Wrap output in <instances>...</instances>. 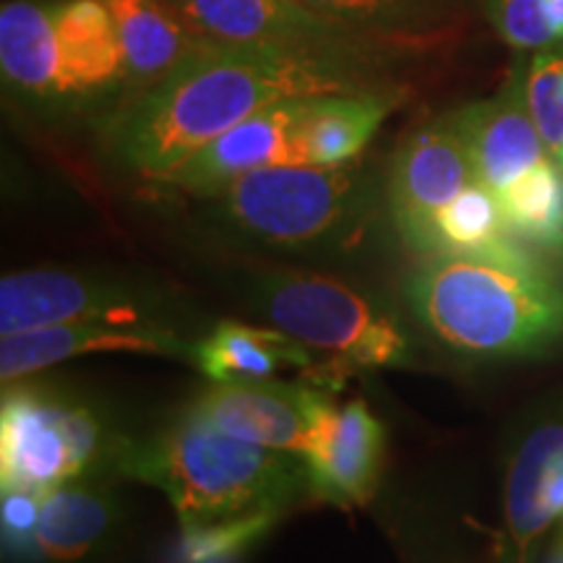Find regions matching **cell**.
Returning <instances> with one entry per match:
<instances>
[{
	"mask_svg": "<svg viewBox=\"0 0 563 563\" xmlns=\"http://www.w3.org/2000/svg\"><path fill=\"white\" fill-rule=\"evenodd\" d=\"M188 415L209 422L217 431L256 446L311 456L332 439L336 410L327 389L316 384L228 382L203 389Z\"/></svg>",
	"mask_w": 563,
	"mask_h": 563,
	"instance_id": "obj_7",
	"label": "cell"
},
{
	"mask_svg": "<svg viewBox=\"0 0 563 563\" xmlns=\"http://www.w3.org/2000/svg\"><path fill=\"white\" fill-rule=\"evenodd\" d=\"M76 321H152L141 302L118 287L63 272L9 274L0 282V334Z\"/></svg>",
	"mask_w": 563,
	"mask_h": 563,
	"instance_id": "obj_11",
	"label": "cell"
},
{
	"mask_svg": "<svg viewBox=\"0 0 563 563\" xmlns=\"http://www.w3.org/2000/svg\"><path fill=\"white\" fill-rule=\"evenodd\" d=\"M282 509H258L220 522L180 527L175 563H238L279 522Z\"/></svg>",
	"mask_w": 563,
	"mask_h": 563,
	"instance_id": "obj_24",
	"label": "cell"
},
{
	"mask_svg": "<svg viewBox=\"0 0 563 563\" xmlns=\"http://www.w3.org/2000/svg\"><path fill=\"white\" fill-rule=\"evenodd\" d=\"M506 228L519 241L563 249V167L543 159L498 191Z\"/></svg>",
	"mask_w": 563,
	"mask_h": 563,
	"instance_id": "obj_23",
	"label": "cell"
},
{
	"mask_svg": "<svg viewBox=\"0 0 563 563\" xmlns=\"http://www.w3.org/2000/svg\"><path fill=\"white\" fill-rule=\"evenodd\" d=\"M548 19H551L555 40H563V0H545Z\"/></svg>",
	"mask_w": 563,
	"mask_h": 563,
	"instance_id": "obj_29",
	"label": "cell"
},
{
	"mask_svg": "<svg viewBox=\"0 0 563 563\" xmlns=\"http://www.w3.org/2000/svg\"><path fill=\"white\" fill-rule=\"evenodd\" d=\"M89 352H146V355H194V347L157 321L115 323V321H76L30 332L3 334L0 342V378L16 384L30 373L51 368Z\"/></svg>",
	"mask_w": 563,
	"mask_h": 563,
	"instance_id": "obj_12",
	"label": "cell"
},
{
	"mask_svg": "<svg viewBox=\"0 0 563 563\" xmlns=\"http://www.w3.org/2000/svg\"><path fill=\"white\" fill-rule=\"evenodd\" d=\"M371 37H410L426 24L422 0H302Z\"/></svg>",
	"mask_w": 563,
	"mask_h": 563,
	"instance_id": "obj_25",
	"label": "cell"
},
{
	"mask_svg": "<svg viewBox=\"0 0 563 563\" xmlns=\"http://www.w3.org/2000/svg\"><path fill=\"white\" fill-rule=\"evenodd\" d=\"M121 467L165 493L180 527L282 509L306 488L300 454L232 439L186 410L150 441L125 449Z\"/></svg>",
	"mask_w": 563,
	"mask_h": 563,
	"instance_id": "obj_3",
	"label": "cell"
},
{
	"mask_svg": "<svg viewBox=\"0 0 563 563\" xmlns=\"http://www.w3.org/2000/svg\"><path fill=\"white\" fill-rule=\"evenodd\" d=\"M100 443V420L87 405L34 386H5L0 405L3 490H51L76 481L97 460Z\"/></svg>",
	"mask_w": 563,
	"mask_h": 563,
	"instance_id": "obj_6",
	"label": "cell"
},
{
	"mask_svg": "<svg viewBox=\"0 0 563 563\" xmlns=\"http://www.w3.org/2000/svg\"><path fill=\"white\" fill-rule=\"evenodd\" d=\"M0 68L13 89L63 100L60 53L51 3L9 0L0 9Z\"/></svg>",
	"mask_w": 563,
	"mask_h": 563,
	"instance_id": "obj_19",
	"label": "cell"
},
{
	"mask_svg": "<svg viewBox=\"0 0 563 563\" xmlns=\"http://www.w3.org/2000/svg\"><path fill=\"white\" fill-rule=\"evenodd\" d=\"M352 91L363 89L344 53L201 37L123 112L115 150L139 173L162 178L274 102Z\"/></svg>",
	"mask_w": 563,
	"mask_h": 563,
	"instance_id": "obj_1",
	"label": "cell"
},
{
	"mask_svg": "<svg viewBox=\"0 0 563 563\" xmlns=\"http://www.w3.org/2000/svg\"><path fill=\"white\" fill-rule=\"evenodd\" d=\"M490 21L514 47L532 51L555 40L545 0H490Z\"/></svg>",
	"mask_w": 563,
	"mask_h": 563,
	"instance_id": "obj_27",
	"label": "cell"
},
{
	"mask_svg": "<svg viewBox=\"0 0 563 563\" xmlns=\"http://www.w3.org/2000/svg\"><path fill=\"white\" fill-rule=\"evenodd\" d=\"M407 295L426 329L470 355H527L563 336V290L540 264L439 253Z\"/></svg>",
	"mask_w": 563,
	"mask_h": 563,
	"instance_id": "obj_2",
	"label": "cell"
},
{
	"mask_svg": "<svg viewBox=\"0 0 563 563\" xmlns=\"http://www.w3.org/2000/svg\"><path fill=\"white\" fill-rule=\"evenodd\" d=\"M384 452L382 422L373 418L368 405L355 399L340 410L332 439L323 443V449L302 456L306 490L316 501L340 509L368 504L382 483Z\"/></svg>",
	"mask_w": 563,
	"mask_h": 563,
	"instance_id": "obj_14",
	"label": "cell"
},
{
	"mask_svg": "<svg viewBox=\"0 0 563 563\" xmlns=\"http://www.w3.org/2000/svg\"><path fill=\"white\" fill-rule=\"evenodd\" d=\"M449 121L467 146L477 180L496 194L548 157L519 74L496 97L467 104Z\"/></svg>",
	"mask_w": 563,
	"mask_h": 563,
	"instance_id": "obj_13",
	"label": "cell"
},
{
	"mask_svg": "<svg viewBox=\"0 0 563 563\" xmlns=\"http://www.w3.org/2000/svg\"><path fill=\"white\" fill-rule=\"evenodd\" d=\"M308 100L311 97H292L253 112L243 123L232 125L157 180L170 183L188 194L220 196L232 180L245 173L274 165H306L300 125Z\"/></svg>",
	"mask_w": 563,
	"mask_h": 563,
	"instance_id": "obj_9",
	"label": "cell"
},
{
	"mask_svg": "<svg viewBox=\"0 0 563 563\" xmlns=\"http://www.w3.org/2000/svg\"><path fill=\"white\" fill-rule=\"evenodd\" d=\"M389 110V97L371 95V91L311 97L300 125L306 165H347L376 136L378 125L384 123Z\"/></svg>",
	"mask_w": 563,
	"mask_h": 563,
	"instance_id": "obj_21",
	"label": "cell"
},
{
	"mask_svg": "<svg viewBox=\"0 0 563 563\" xmlns=\"http://www.w3.org/2000/svg\"><path fill=\"white\" fill-rule=\"evenodd\" d=\"M47 490H24L11 488L3 490V504H0V525H3V543L13 553H32L34 532L42 514V501Z\"/></svg>",
	"mask_w": 563,
	"mask_h": 563,
	"instance_id": "obj_28",
	"label": "cell"
},
{
	"mask_svg": "<svg viewBox=\"0 0 563 563\" xmlns=\"http://www.w3.org/2000/svg\"><path fill=\"white\" fill-rule=\"evenodd\" d=\"M118 504L108 490L60 483L45 493L34 548L55 563L84 561L115 530Z\"/></svg>",
	"mask_w": 563,
	"mask_h": 563,
	"instance_id": "obj_20",
	"label": "cell"
},
{
	"mask_svg": "<svg viewBox=\"0 0 563 563\" xmlns=\"http://www.w3.org/2000/svg\"><path fill=\"white\" fill-rule=\"evenodd\" d=\"M262 306L274 327L321 350L308 384L340 389L357 371L397 368L410 363V342L397 319L342 282L319 274L282 272L266 279Z\"/></svg>",
	"mask_w": 563,
	"mask_h": 563,
	"instance_id": "obj_4",
	"label": "cell"
},
{
	"mask_svg": "<svg viewBox=\"0 0 563 563\" xmlns=\"http://www.w3.org/2000/svg\"><path fill=\"white\" fill-rule=\"evenodd\" d=\"M555 157H559V165H561V167H563V150H561V152H559V154H555Z\"/></svg>",
	"mask_w": 563,
	"mask_h": 563,
	"instance_id": "obj_32",
	"label": "cell"
},
{
	"mask_svg": "<svg viewBox=\"0 0 563 563\" xmlns=\"http://www.w3.org/2000/svg\"><path fill=\"white\" fill-rule=\"evenodd\" d=\"M365 186L357 170L274 165L245 173L222 191L228 220L266 243L302 245L336 235L361 214Z\"/></svg>",
	"mask_w": 563,
	"mask_h": 563,
	"instance_id": "obj_5",
	"label": "cell"
},
{
	"mask_svg": "<svg viewBox=\"0 0 563 563\" xmlns=\"http://www.w3.org/2000/svg\"><path fill=\"white\" fill-rule=\"evenodd\" d=\"M121 37L129 81L154 87L178 66L201 34L183 21L170 0H102Z\"/></svg>",
	"mask_w": 563,
	"mask_h": 563,
	"instance_id": "obj_18",
	"label": "cell"
},
{
	"mask_svg": "<svg viewBox=\"0 0 563 563\" xmlns=\"http://www.w3.org/2000/svg\"><path fill=\"white\" fill-rule=\"evenodd\" d=\"M63 97H87L129 81L115 21L102 0H53Z\"/></svg>",
	"mask_w": 563,
	"mask_h": 563,
	"instance_id": "obj_15",
	"label": "cell"
},
{
	"mask_svg": "<svg viewBox=\"0 0 563 563\" xmlns=\"http://www.w3.org/2000/svg\"><path fill=\"white\" fill-rule=\"evenodd\" d=\"M196 34L249 45L350 53L371 34L352 30L302 0H170Z\"/></svg>",
	"mask_w": 563,
	"mask_h": 563,
	"instance_id": "obj_10",
	"label": "cell"
},
{
	"mask_svg": "<svg viewBox=\"0 0 563 563\" xmlns=\"http://www.w3.org/2000/svg\"><path fill=\"white\" fill-rule=\"evenodd\" d=\"M527 108L548 152L563 150V55L545 51L532 60L525 81Z\"/></svg>",
	"mask_w": 563,
	"mask_h": 563,
	"instance_id": "obj_26",
	"label": "cell"
},
{
	"mask_svg": "<svg viewBox=\"0 0 563 563\" xmlns=\"http://www.w3.org/2000/svg\"><path fill=\"white\" fill-rule=\"evenodd\" d=\"M543 563H563V527L559 530V534H555L551 548H548Z\"/></svg>",
	"mask_w": 563,
	"mask_h": 563,
	"instance_id": "obj_30",
	"label": "cell"
},
{
	"mask_svg": "<svg viewBox=\"0 0 563 563\" xmlns=\"http://www.w3.org/2000/svg\"><path fill=\"white\" fill-rule=\"evenodd\" d=\"M563 485V426L534 431L514 456L506 481V527L514 563H530V548L553 522V496Z\"/></svg>",
	"mask_w": 563,
	"mask_h": 563,
	"instance_id": "obj_16",
	"label": "cell"
},
{
	"mask_svg": "<svg viewBox=\"0 0 563 563\" xmlns=\"http://www.w3.org/2000/svg\"><path fill=\"white\" fill-rule=\"evenodd\" d=\"M194 363L209 382H262L277 371L300 368L306 378L316 368L313 350L292 340L282 329L245 327L222 321L194 347Z\"/></svg>",
	"mask_w": 563,
	"mask_h": 563,
	"instance_id": "obj_17",
	"label": "cell"
},
{
	"mask_svg": "<svg viewBox=\"0 0 563 563\" xmlns=\"http://www.w3.org/2000/svg\"><path fill=\"white\" fill-rule=\"evenodd\" d=\"M501 209V199L485 183L475 180L456 199L439 211L433 222L428 256L456 253V256H496L506 262L538 264L517 243Z\"/></svg>",
	"mask_w": 563,
	"mask_h": 563,
	"instance_id": "obj_22",
	"label": "cell"
},
{
	"mask_svg": "<svg viewBox=\"0 0 563 563\" xmlns=\"http://www.w3.org/2000/svg\"><path fill=\"white\" fill-rule=\"evenodd\" d=\"M551 509H553V517L555 519H563V485H561V490L553 496Z\"/></svg>",
	"mask_w": 563,
	"mask_h": 563,
	"instance_id": "obj_31",
	"label": "cell"
},
{
	"mask_svg": "<svg viewBox=\"0 0 563 563\" xmlns=\"http://www.w3.org/2000/svg\"><path fill=\"white\" fill-rule=\"evenodd\" d=\"M475 180L467 146L449 118L415 129L394 154L389 178L391 214L405 241L426 253L439 211Z\"/></svg>",
	"mask_w": 563,
	"mask_h": 563,
	"instance_id": "obj_8",
	"label": "cell"
}]
</instances>
